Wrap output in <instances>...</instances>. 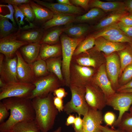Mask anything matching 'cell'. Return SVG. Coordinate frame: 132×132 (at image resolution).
<instances>
[{
	"label": "cell",
	"mask_w": 132,
	"mask_h": 132,
	"mask_svg": "<svg viewBox=\"0 0 132 132\" xmlns=\"http://www.w3.org/2000/svg\"><path fill=\"white\" fill-rule=\"evenodd\" d=\"M1 2L11 4L19 6L22 4L29 3L31 0H1Z\"/></svg>",
	"instance_id": "obj_48"
},
{
	"label": "cell",
	"mask_w": 132,
	"mask_h": 132,
	"mask_svg": "<svg viewBox=\"0 0 132 132\" xmlns=\"http://www.w3.org/2000/svg\"><path fill=\"white\" fill-rule=\"evenodd\" d=\"M117 127L123 132H132V114L125 112Z\"/></svg>",
	"instance_id": "obj_36"
},
{
	"label": "cell",
	"mask_w": 132,
	"mask_h": 132,
	"mask_svg": "<svg viewBox=\"0 0 132 132\" xmlns=\"http://www.w3.org/2000/svg\"><path fill=\"white\" fill-rule=\"evenodd\" d=\"M117 92L106 99V105L119 112L118 118L114 123L112 128L117 127L123 115L130 109L132 105V93Z\"/></svg>",
	"instance_id": "obj_7"
},
{
	"label": "cell",
	"mask_w": 132,
	"mask_h": 132,
	"mask_svg": "<svg viewBox=\"0 0 132 132\" xmlns=\"http://www.w3.org/2000/svg\"><path fill=\"white\" fill-rule=\"evenodd\" d=\"M75 122L73 125L75 132H82L83 125V121L80 115H76Z\"/></svg>",
	"instance_id": "obj_44"
},
{
	"label": "cell",
	"mask_w": 132,
	"mask_h": 132,
	"mask_svg": "<svg viewBox=\"0 0 132 132\" xmlns=\"http://www.w3.org/2000/svg\"><path fill=\"white\" fill-rule=\"evenodd\" d=\"M77 64L83 66L95 67L96 62L95 59L91 56L88 51L75 57Z\"/></svg>",
	"instance_id": "obj_34"
},
{
	"label": "cell",
	"mask_w": 132,
	"mask_h": 132,
	"mask_svg": "<svg viewBox=\"0 0 132 132\" xmlns=\"http://www.w3.org/2000/svg\"><path fill=\"white\" fill-rule=\"evenodd\" d=\"M17 31L0 39V52L6 58L13 57L16 55V53L19 49L29 44L17 39Z\"/></svg>",
	"instance_id": "obj_10"
},
{
	"label": "cell",
	"mask_w": 132,
	"mask_h": 132,
	"mask_svg": "<svg viewBox=\"0 0 132 132\" xmlns=\"http://www.w3.org/2000/svg\"><path fill=\"white\" fill-rule=\"evenodd\" d=\"M132 88V79L127 84L120 87L116 90L117 92L126 89Z\"/></svg>",
	"instance_id": "obj_54"
},
{
	"label": "cell",
	"mask_w": 132,
	"mask_h": 132,
	"mask_svg": "<svg viewBox=\"0 0 132 132\" xmlns=\"http://www.w3.org/2000/svg\"><path fill=\"white\" fill-rule=\"evenodd\" d=\"M119 22L125 26H132V20L129 15H126L122 17Z\"/></svg>",
	"instance_id": "obj_50"
},
{
	"label": "cell",
	"mask_w": 132,
	"mask_h": 132,
	"mask_svg": "<svg viewBox=\"0 0 132 132\" xmlns=\"http://www.w3.org/2000/svg\"><path fill=\"white\" fill-rule=\"evenodd\" d=\"M53 92L55 96L62 99L65 97L67 95V93L63 88H59L55 90Z\"/></svg>",
	"instance_id": "obj_49"
},
{
	"label": "cell",
	"mask_w": 132,
	"mask_h": 132,
	"mask_svg": "<svg viewBox=\"0 0 132 132\" xmlns=\"http://www.w3.org/2000/svg\"><path fill=\"white\" fill-rule=\"evenodd\" d=\"M76 16L74 15L54 14L52 18L41 27L45 30L54 27L69 24L74 22Z\"/></svg>",
	"instance_id": "obj_23"
},
{
	"label": "cell",
	"mask_w": 132,
	"mask_h": 132,
	"mask_svg": "<svg viewBox=\"0 0 132 132\" xmlns=\"http://www.w3.org/2000/svg\"><path fill=\"white\" fill-rule=\"evenodd\" d=\"M51 93L44 97H37L32 99L35 112V121L41 132H48L53 128L58 114Z\"/></svg>",
	"instance_id": "obj_2"
},
{
	"label": "cell",
	"mask_w": 132,
	"mask_h": 132,
	"mask_svg": "<svg viewBox=\"0 0 132 132\" xmlns=\"http://www.w3.org/2000/svg\"><path fill=\"white\" fill-rule=\"evenodd\" d=\"M17 58V74L19 81L33 84L36 78L31 65L24 59L20 52L18 50L16 53Z\"/></svg>",
	"instance_id": "obj_14"
},
{
	"label": "cell",
	"mask_w": 132,
	"mask_h": 132,
	"mask_svg": "<svg viewBox=\"0 0 132 132\" xmlns=\"http://www.w3.org/2000/svg\"><path fill=\"white\" fill-rule=\"evenodd\" d=\"M131 106L132 107V106Z\"/></svg>",
	"instance_id": "obj_62"
},
{
	"label": "cell",
	"mask_w": 132,
	"mask_h": 132,
	"mask_svg": "<svg viewBox=\"0 0 132 132\" xmlns=\"http://www.w3.org/2000/svg\"><path fill=\"white\" fill-rule=\"evenodd\" d=\"M45 61L48 72L54 74L61 84L65 85L62 71V61L60 57L51 58Z\"/></svg>",
	"instance_id": "obj_26"
},
{
	"label": "cell",
	"mask_w": 132,
	"mask_h": 132,
	"mask_svg": "<svg viewBox=\"0 0 132 132\" xmlns=\"http://www.w3.org/2000/svg\"><path fill=\"white\" fill-rule=\"evenodd\" d=\"M94 71L92 68L89 67L81 66L77 64L71 65L70 84L85 87L88 84L87 81L92 77Z\"/></svg>",
	"instance_id": "obj_11"
},
{
	"label": "cell",
	"mask_w": 132,
	"mask_h": 132,
	"mask_svg": "<svg viewBox=\"0 0 132 132\" xmlns=\"http://www.w3.org/2000/svg\"><path fill=\"white\" fill-rule=\"evenodd\" d=\"M37 3L47 8L55 15H80L84 12L79 7L64 5L58 3L48 2L40 0H33Z\"/></svg>",
	"instance_id": "obj_13"
},
{
	"label": "cell",
	"mask_w": 132,
	"mask_h": 132,
	"mask_svg": "<svg viewBox=\"0 0 132 132\" xmlns=\"http://www.w3.org/2000/svg\"><path fill=\"white\" fill-rule=\"evenodd\" d=\"M89 29L87 25L79 23L76 25H68L63 28V33L68 36L72 38H83Z\"/></svg>",
	"instance_id": "obj_25"
},
{
	"label": "cell",
	"mask_w": 132,
	"mask_h": 132,
	"mask_svg": "<svg viewBox=\"0 0 132 132\" xmlns=\"http://www.w3.org/2000/svg\"><path fill=\"white\" fill-rule=\"evenodd\" d=\"M82 119L83 125L82 132H101L100 126L103 120L101 110L89 108Z\"/></svg>",
	"instance_id": "obj_12"
},
{
	"label": "cell",
	"mask_w": 132,
	"mask_h": 132,
	"mask_svg": "<svg viewBox=\"0 0 132 132\" xmlns=\"http://www.w3.org/2000/svg\"><path fill=\"white\" fill-rule=\"evenodd\" d=\"M0 7H7L8 8L10 11V13L9 14H7L5 15H3L1 14L0 15L4 17L10 19L14 25L17 26V25L14 19L13 15L14 13V10L13 6L11 4H8V5H6L0 4Z\"/></svg>",
	"instance_id": "obj_42"
},
{
	"label": "cell",
	"mask_w": 132,
	"mask_h": 132,
	"mask_svg": "<svg viewBox=\"0 0 132 132\" xmlns=\"http://www.w3.org/2000/svg\"><path fill=\"white\" fill-rule=\"evenodd\" d=\"M62 128L61 127H59L56 129L52 132H61Z\"/></svg>",
	"instance_id": "obj_58"
},
{
	"label": "cell",
	"mask_w": 132,
	"mask_h": 132,
	"mask_svg": "<svg viewBox=\"0 0 132 132\" xmlns=\"http://www.w3.org/2000/svg\"><path fill=\"white\" fill-rule=\"evenodd\" d=\"M18 6L23 13L27 21L29 23L34 21L35 17L34 13L29 3L22 4Z\"/></svg>",
	"instance_id": "obj_37"
},
{
	"label": "cell",
	"mask_w": 132,
	"mask_h": 132,
	"mask_svg": "<svg viewBox=\"0 0 132 132\" xmlns=\"http://www.w3.org/2000/svg\"><path fill=\"white\" fill-rule=\"evenodd\" d=\"M116 116L112 112L108 111L106 112L103 117V120L106 125L112 128L113 125L116 121Z\"/></svg>",
	"instance_id": "obj_41"
},
{
	"label": "cell",
	"mask_w": 132,
	"mask_h": 132,
	"mask_svg": "<svg viewBox=\"0 0 132 132\" xmlns=\"http://www.w3.org/2000/svg\"><path fill=\"white\" fill-rule=\"evenodd\" d=\"M29 4L33 9L35 17L34 21L36 24L42 26L52 18L54 14L49 10L31 0Z\"/></svg>",
	"instance_id": "obj_20"
},
{
	"label": "cell",
	"mask_w": 132,
	"mask_h": 132,
	"mask_svg": "<svg viewBox=\"0 0 132 132\" xmlns=\"http://www.w3.org/2000/svg\"><path fill=\"white\" fill-rule=\"evenodd\" d=\"M41 44L39 43H29L20 48V52L24 60L32 64L36 61L40 53Z\"/></svg>",
	"instance_id": "obj_21"
},
{
	"label": "cell",
	"mask_w": 132,
	"mask_h": 132,
	"mask_svg": "<svg viewBox=\"0 0 132 132\" xmlns=\"http://www.w3.org/2000/svg\"><path fill=\"white\" fill-rule=\"evenodd\" d=\"M62 54L61 44L58 43L53 45L41 44L38 57L37 60H44L51 58L60 56Z\"/></svg>",
	"instance_id": "obj_22"
},
{
	"label": "cell",
	"mask_w": 132,
	"mask_h": 132,
	"mask_svg": "<svg viewBox=\"0 0 132 132\" xmlns=\"http://www.w3.org/2000/svg\"><path fill=\"white\" fill-rule=\"evenodd\" d=\"M35 88L33 84L20 81L6 83L0 89V100L10 97L30 99Z\"/></svg>",
	"instance_id": "obj_5"
},
{
	"label": "cell",
	"mask_w": 132,
	"mask_h": 132,
	"mask_svg": "<svg viewBox=\"0 0 132 132\" xmlns=\"http://www.w3.org/2000/svg\"><path fill=\"white\" fill-rule=\"evenodd\" d=\"M53 102L55 107L58 112H60L63 110L64 106L63 105V99L56 96L54 97Z\"/></svg>",
	"instance_id": "obj_47"
},
{
	"label": "cell",
	"mask_w": 132,
	"mask_h": 132,
	"mask_svg": "<svg viewBox=\"0 0 132 132\" xmlns=\"http://www.w3.org/2000/svg\"><path fill=\"white\" fill-rule=\"evenodd\" d=\"M89 8L97 7L105 12L115 13H126L124 2L119 1L104 2L99 0L89 1Z\"/></svg>",
	"instance_id": "obj_17"
},
{
	"label": "cell",
	"mask_w": 132,
	"mask_h": 132,
	"mask_svg": "<svg viewBox=\"0 0 132 132\" xmlns=\"http://www.w3.org/2000/svg\"><path fill=\"white\" fill-rule=\"evenodd\" d=\"M126 47V45L122 43L113 42L100 37L95 39L93 49L98 52L102 51L108 55Z\"/></svg>",
	"instance_id": "obj_18"
},
{
	"label": "cell",
	"mask_w": 132,
	"mask_h": 132,
	"mask_svg": "<svg viewBox=\"0 0 132 132\" xmlns=\"http://www.w3.org/2000/svg\"><path fill=\"white\" fill-rule=\"evenodd\" d=\"M95 39L92 35L83 39L77 47L74 53L73 57H76L85 52L93 48L95 45Z\"/></svg>",
	"instance_id": "obj_31"
},
{
	"label": "cell",
	"mask_w": 132,
	"mask_h": 132,
	"mask_svg": "<svg viewBox=\"0 0 132 132\" xmlns=\"http://www.w3.org/2000/svg\"><path fill=\"white\" fill-rule=\"evenodd\" d=\"M121 33L124 34L120 29L117 23L101 29L92 36L95 39L100 37L110 36Z\"/></svg>",
	"instance_id": "obj_32"
},
{
	"label": "cell",
	"mask_w": 132,
	"mask_h": 132,
	"mask_svg": "<svg viewBox=\"0 0 132 132\" xmlns=\"http://www.w3.org/2000/svg\"><path fill=\"white\" fill-rule=\"evenodd\" d=\"M6 83L3 80L0 78V88L3 87L6 84Z\"/></svg>",
	"instance_id": "obj_57"
},
{
	"label": "cell",
	"mask_w": 132,
	"mask_h": 132,
	"mask_svg": "<svg viewBox=\"0 0 132 132\" xmlns=\"http://www.w3.org/2000/svg\"><path fill=\"white\" fill-rule=\"evenodd\" d=\"M106 72L105 65L103 64L101 66L95 77L94 82L102 90L107 99L116 92L107 77Z\"/></svg>",
	"instance_id": "obj_19"
},
{
	"label": "cell",
	"mask_w": 132,
	"mask_h": 132,
	"mask_svg": "<svg viewBox=\"0 0 132 132\" xmlns=\"http://www.w3.org/2000/svg\"><path fill=\"white\" fill-rule=\"evenodd\" d=\"M44 30L41 27L26 29H18L17 32V40L29 43H39L42 39Z\"/></svg>",
	"instance_id": "obj_16"
},
{
	"label": "cell",
	"mask_w": 132,
	"mask_h": 132,
	"mask_svg": "<svg viewBox=\"0 0 132 132\" xmlns=\"http://www.w3.org/2000/svg\"><path fill=\"white\" fill-rule=\"evenodd\" d=\"M6 106L2 101L0 102V123L4 122V120L9 116V113Z\"/></svg>",
	"instance_id": "obj_43"
},
{
	"label": "cell",
	"mask_w": 132,
	"mask_h": 132,
	"mask_svg": "<svg viewBox=\"0 0 132 132\" xmlns=\"http://www.w3.org/2000/svg\"><path fill=\"white\" fill-rule=\"evenodd\" d=\"M110 41L116 43L128 42L132 44V38L123 33H121L110 36L103 37Z\"/></svg>",
	"instance_id": "obj_38"
},
{
	"label": "cell",
	"mask_w": 132,
	"mask_h": 132,
	"mask_svg": "<svg viewBox=\"0 0 132 132\" xmlns=\"http://www.w3.org/2000/svg\"><path fill=\"white\" fill-rule=\"evenodd\" d=\"M56 1L57 3L64 5H73L70 2V0H57Z\"/></svg>",
	"instance_id": "obj_55"
},
{
	"label": "cell",
	"mask_w": 132,
	"mask_h": 132,
	"mask_svg": "<svg viewBox=\"0 0 132 132\" xmlns=\"http://www.w3.org/2000/svg\"><path fill=\"white\" fill-rule=\"evenodd\" d=\"M89 0H70V1L72 5L82 7L85 10H87L89 8Z\"/></svg>",
	"instance_id": "obj_45"
},
{
	"label": "cell",
	"mask_w": 132,
	"mask_h": 132,
	"mask_svg": "<svg viewBox=\"0 0 132 132\" xmlns=\"http://www.w3.org/2000/svg\"><path fill=\"white\" fill-rule=\"evenodd\" d=\"M127 14L126 13H115L103 19L93 27L94 30H100L119 22L120 19Z\"/></svg>",
	"instance_id": "obj_30"
},
{
	"label": "cell",
	"mask_w": 132,
	"mask_h": 132,
	"mask_svg": "<svg viewBox=\"0 0 132 132\" xmlns=\"http://www.w3.org/2000/svg\"><path fill=\"white\" fill-rule=\"evenodd\" d=\"M132 79V64L127 66L123 71L121 80L122 86L128 83Z\"/></svg>",
	"instance_id": "obj_40"
},
{
	"label": "cell",
	"mask_w": 132,
	"mask_h": 132,
	"mask_svg": "<svg viewBox=\"0 0 132 132\" xmlns=\"http://www.w3.org/2000/svg\"><path fill=\"white\" fill-rule=\"evenodd\" d=\"M118 54L120 60L121 73L127 66L132 64V51L130 47L125 48L118 52Z\"/></svg>",
	"instance_id": "obj_35"
},
{
	"label": "cell",
	"mask_w": 132,
	"mask_h": 132,
	"mask_svg": "<svg viewBox=\"0 0 132 132\" xmlns=\"http://www.w3.org/2000/svg\"><path fill=\"white\" fill-rule=\"evenodd\" d=\"M61 84L57 77L52 73L36 78L33 84L35 88L30 99H32L37 97L42 98L46 97L60 88Z\"/></svg>",
	"instance_id": "obj_6"
},
{
	"label": "cell",
	"mask_w": 132,
	"mask_h": 132,
	"mask_svg": "<svg viewBox=\"0 0 132 132\" xmlns=\"http://www.w3.org/2000/svg\"><path fill=\"white\" fill-rule=\"evenodd\" d=\"M14 9V18L18 26V29H21V25L24 24V18L25 16L23 13L18 6L13 5Z\"/></svg>",
	"instance_id": "obj_39"
},
{
	"label": "cell",
	"mask_w": 132,
	"mask_h": 132,
	"mask_svg": "<svg viewBox=\"0 0 132 132\" xmlns=\"http://www.w3.org/2000/svg\"><path fill=\"white\" fill-rule=\"evenodd\" d=\"M17 26L0 15V39L17 31L18 29Z\"/></svg>",
	"instance_id": "obj_29"
},
{
	"label": "cell",
	"mask_w": 132,
	"mask_h": 132,
	"mask_svg": "<svg viewBox=\"0 0 132 132\" xmlns=\"http://www.w3.org/2000/svg\"><path fill=\"white\" fill-rule=\"evenodd\" d=\"M84 39L71 38L65 33L60 36L62 49V70L65 85L70 84V67L74 51L80 42Z\"/></svg>",
	"instance_id": "obj_3"
},
{
	"label": "cell",
	"mask_w": 132,
	"mask_h": 132,
	"mask_svg": "<svg viewBox=\"0 0 132 132\" xmlns=\"http://www.w3.org/2000/svg\"><path fill=\"white\" fill-rule=\"evenodd\" d=\"M131 18L132 20V14H130L128 15Z\"/></svg>",
	"instance_id": "obj_60"
},
{
	"label": "cell",
	"mask_w": 132,
	"mask_h": 132,
	"mask_svg": "<svg viewBox=\"0 0 132 132\" xmlns=\"http://www.w3.org/2000/svg\"><path fill=\"white\" fill-rule=\"evenodd\" d=\"M117 24L120 29L125 34L129 37H132V26H125L120 22L117 23Z\"/></svg>",
	"instance_id": "obj_46"
},
{
	"label": "cell",
	"mask_w": 132,
	"mask_h": 132,
	"mask_svg": "<svg viewBox=\"0 0 132 132\" xmlns=\"http://www.w3.org/2000/svg\"><path fill=\"white\" fill-rule=\"evenodd\" d=\"M63 28L54 27L44 30L40 44L53 45L59 43Z\"/></svg>",
	"instance_id": "obj_24"
},
{
	"label": "cell",
	"mask_w": 132,
	"mask_h": 132,
	"mask_svg": "<svg viewBox=\"0 0 132 132\" xmlns=\"http://www.w3.org/2000/svg\"><path fill=\"white\" fill-rule=\"evenodd\" d=\"M106 70L114 88L117 86V80L120 73L121 65L119 57L115 52L108 55L106 57Z\"/></svg>",
	"instance_id": "obj_15"
},
{
	"label": "cell",
	"mask_w": 132,
	"mask_h": 132,
	"mask_svg": "<svg viewBox=\"0 0 132 132\" xmlns=\"http://www.w3.org/2000/svg\"><path fill=\"white\" fill-rule=\"evenodd\" d=\"M130 48L131 50L132 51V44H130Z\"/></svg>",
	"instance_id": "obj_61"
},
{
	"label": "cell",
	"mask_w": 132,
	"mask_h": 132,
	"mask_svg": "<svg viewBox=\"0 0 132 132\" xmlns=\"http://www.w3.org/2000/svg\"><path fill=\"white\" fill-rule=\"evenodd\" d=\"M85 98L89 108L101 110L106 105V99L101 89L95 83L86 87Z\"/></svg>",
	"instance_id": "obj_8"
},
{
	"label": "cell",
	"mask_w": 132,
	"mask_h": 132,
	"mask_svg": "<svg viewBox=\"0 0 132 132\" xmlns=\"http://www.w3.org/2000/svg\"><path fill=\"white\" fill-rule=\"evenodd\" d=\"M130 113L132 114V107L131 106L130 109Z\"/></svg>",
	"instance_id": "obj_59"
},
{
	"label": "cell",
	"mask_w": 132,
	"mask_h": 132,
	"mask_svg": "<svg viewBox=\"0 0 132 132\" xmlns=\"http://www.w3.org/2000/svg\"><path fill=\"white\" fill-rule=\"evenodd\" d=\"M69 87L71 98L64 105L63 110L67 114L74 112L84 116L89 109L85 98V87L72 84H70Z\"/></svg>",
	"instance_id": "obj_4"
},
{
	"label": "cell",
	"mask_w": 132,
	"mask_h": 132,
	"mask_svg": "<svg viewBox=\"0 0 132 132\" xmlns=\"http://www.w3.org/2000/svg\"><path fill=\"white\" fill-rule=\"evenodd\" d=\"M104 14V12L100 9L93 8L85 14L76 16L74 22L81 23L91 22L103 16Z\"/></svg>",
	"instance_id": "obj_27"
},
{
	"label": "cell",
	"mask_w": 132,
	"mask_h": 132,
	"mask_svg": "<svg viewBox=\"0 0 132 132\" xmlns=\"http://www.w3.org/2000/svg\"><path fill=\"white\" fill-rule=\"evenodd\" d=\"M11 132H41L35 120L23 121L15 125Z\"/></svg>",
	"instance_id": "obj_28"
},
{
	"label": "cell",
	"mask_w": 132,
	"mask_h": 132,
	"mask_svg": "<svg viewBox=\"0 0 132 132\" xmlns=\"http://www.w3.org/2000/svg\"><path fill=\"white\" fill-rule=\"evenodd\" d=\"M75 117L73 114H70L66 119V125L69 126L73 125L75 122Z\"/></svg>",
	"instance_id": "obj_52"
},
{
	"label": "cell",
	"mask_w": 132,
	"mask_h": 132,
	"mask_svg": "<svg viewBox=\"0 0 132 132\" xmlns=\"http://www.w3.org/2000/svg\"><path fill=\"white\" fill-rule=\"evenodd\" d=\"M118 92L132 93V88L124 89Z\"/></svg>",
	"instance_id": "obj_56"
},
{
	"label": "cell",
	"mask_w": 132,
	"mask_h": 132,
	"mask_svg": "<svg viewBox=\"0 0 132 132\" xmlns=\"http://www.w3.org/2000/svg\"><path fill=\"white\" fill-rule=\"evenodd\" d=\"M100 128L101 132H123L118 129H115L114 128H110L107 125L105 126L101 125Z\"/></svg>",
	"instance_id": "obj_51"
},
{
	"label": "cell",
	"mask_w": 132,
	"mask_h": 132,
	"mask_svg": "<svg viewBox=\"0 0 132 132\" xmlns=\"http://www.w3.org/2000/svg\"><path fill=\"white\" fill-rule=\"evenodd\" d=\"M2 100L10 111L8 119L0 125V132H11L14 126L23 121L35 120V114L32 99L10 97Z\"/></svg>",
	"instance_id": "obj_1"
},
{
	"label": "cell",
	"mask_w": 132,
	"mask_h": 132,
	"mask_svg": "<svg viewBox=\"0 0 132 132\" xmlns=\"http://www.w3.org/2000/svg\"><path fill=\"white\" fill-rule=\"evenodd\" d=\"M126 10L132 14V0H127L124 1Z\"/></svg>",
	"instance_id": "obj_53"
},
{
	"label": "cell",
	"mask_w": 132,
	"mask_h": 132,
	"mask_svg": "<svg viewBox=\"0 0 132 132\" xmlns=\"http://www.w3.org/2000/svg\"><path fill=\"white\" fill-rule=\"evenodd\" d=\"M17 58L16 55L6 58L4 55L0 54V78L6 83L19 81L17 74Z\"/></svg>",
	"instance_id": "obj_9"
},
{
	"label": "cell",
	"mask_w": 132,
	"mask_h": 132,
	"mask_svg": "<svg viewBox=\"0 0 132 132\" xmlns=\"http://www.w3.org/2000/svg\"><path fill=\"white\" fill-rule=\"evenodd\" d=\"M31 65L36 78L44 76L48 74L45 60L41 59L37 60Z\"/></svg>",
	"instance_id": "obj_33"
}]
</instances>
